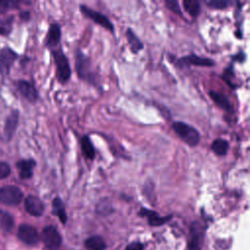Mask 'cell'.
<instances>
[{"label":"cell","mask_w":250,"mask_h":250,"mask_svg":"<svg viewBox=\"0 0 250 250\" xmlns=\"http://www.w3.org/2000/svg\"><path fill=\"white\" fill-rule=\"evenodd\" d=\"M42 240L48 248H57L62 244V237L54 226H47L42 230Z\"/></svg>","instance_id":"9c48e42d"},{"label":"cell","mask_w":250,"mask_h":250,"mask_svg":"<svg viewBox=\"0 0 250 250\" xmlns=\"http://www.w3.org/2000/svg\"><path fill=\"white\" fill-rule=\"evenodd\" d=\"M81 151L86 159L93 160L95 158V147L88 135H84L81 139Z\"/></svg>","instance_id":"ffe728a7"},{"label":"cell","mask_w":250,"mask_h":250,"mask_svg":"<svg viewBox=\"0 0 250 250\" xmlns=\"http://www.w3.org/2000/svg\"><path fill=\"white\" fill-rule=\"evenodd\" d=\"M24 208L31 216L39 217L44 213L45 205L39 197L30 194L24 199Z\"/></svg>","instance_id":"30bf717a"},{"label":"cell","mask_w":250,"mask_h":250,"mask_svg":"<svg viewBox=\"0 0 250 250\" xmlns=\"http://www.w3.org/2000/svg\"><path fill=\"white\" fill-rule=\"evenodd\" d=\"M139 215L142 217H146L150 226H161L171 219V216L161 217L156 212L146 208H142L139 212Z\"/></svg>","instance_id":"2e32d148"},{"label":"cell","mask_w":250,"mask_h":250,"mask_svg":"<svg viewBox=\"0 0 250 250\" xmlns=\"http://www.w3.org/2000/svg\"><path fill=\"white\" fill-rule=\"evenodd\" d=\"M125 36H126L127 41H128V43L130 45L131 51L134 54H138L141 50L144 49L143 42L140 40V38L135 34V32L131 28L127 29V31L125 33Z\"/></svg>","instance_id":"d6986e66"},{"label":"cell","mask_w":250,"mask_h":250,"mask_svg":"<svg viewBox=\"0 0 250 250\" xmlns=\"http://www.w3.org/2000/svg\"><path fill=\"white\" fill-rule=\"evenodd\" d=\"M75 67H76V72L81 79L87 81L90 84H93V85L96 84L97 78H96V73L93 69L91 59L79 49L76 50Z\"/></svg>","instance_id":"6da1fadb"},{"label":"cell","mask_w":250,"mask_h":250,"mask_svg":"<svg viewBox=\"0 0 250 250\" xmlns=\"http://www.w3.org/2000/svg\"><path fill=\"white\" fill-rule=\"evenodd\" d=\"M53 59L57 70V78L60 83H66L71 76V68L66 56L63 54L62 49L52 50Z\"/></svg>","instance_id":"3957f363"},{"label":"cell","mask_w":250,"mask_h":250,"mask_svg":"<svg viewBox=\"0 0 250 250\" xmlns=\"http://www.w3.org/2000/svg\"><path fill=\"white\" fill-rule=\"evenodd\" d=\"M85 247L87 250H104L105 242L103 237L94 235L85 240Z\"/></svg>","instance_id":"7402d4cb"},{"label":"cell","mask_w":250,"mask_h":250,"mask_svg":"<svg viewBox=\"0 0 250 250\" xmlns=\"http://www.w3.org/2000/svg\"><path fill=\"white\" fill-rule=\"evenodd\" d=\"M15 225V221L13 216L6 212V211H0V226L3 230L10 232Z\"/></svg>","instance_id":"603a6c76"},{"label":"cell","mask_w":250,"mask_h":250,"mask_svg":"<svg viewBox=\"0 0 250 250\" xmlns=\"http://www.w3.org/2000/svg\"><path fill=\"white\" fill-rule=\"evenodd\" d=\"M183 6H184V9L192 18H196L201 11L200 3L196 0H185L183 1Z\"/></svg>","instance_id":"cb8c5ba5"},{"label":"cell","mask_w":250,"mask_h":250,"mask_svg":"<svg viewBox=\"0 0 250 250\" xmlns=\"http://www.w3.org/2000/svg\"><path fill=\"white\" fill-rule=\"evenodd\" d=\"M18 237L27 245H35L39 240L36 229L27 224H22L19 227Z\"/></svg>","instance_id":"ba28073f"},{"label":"cell","mask_w":250,"mask_h":250,"mask_svg":"<svg viewBox=\"0 0 250 250\" xmlns=\"http://www.w3.org/2000/svg\"><path fill=\"white\" fill-rule=\"evenodd\" d=\"M80 12L89 20L93 21L94 22H96L97 24L101 25L102 27H104V29L110 31L111 33L114 32V26L113 23L111 22V21L103 13L98 12L96 10L91 9L90 7L86 6V5H80Z\"/></svg>","instance_id":"5b68a950"},{"label":"cell","mask_w":250,"mask_h":250,"mask_svg":"<svg viewBox=\"0 0 250 250\" xmlns=\"http://www.w3.org/2000/svg\"><path fill=\"white\" fill-rule=\"evenodd\" d=\"M18 57V54L9 47H5L0 51V73L3 76L10 73L11 66Z\"/></svg>","instance_id":"8992f818"},{"label":"cell","mask_w":250,"mask_h":250,"mask_svg":"<svg viewBox=\"0 0 250 250\" xmlns=\"http://www.w3.org/2000/svg\"><path fill=\"white\" fill-rule=\"evenodd\" d=\"M110 203L108 202H104V201H101L98 206H97V211L100 213V214H108L110 212Z\"/></svg>","instance_id":"83f0119b"},{"label":"cell","mask_w":250,"mask_h":250,"mask_svg":"<svg viewBox=\"0 0 250 250\" xmlns=\"http://www.w3.org/2000/svg\"><path fill=\"white\" fill-rule=\"evenodd\" d=\"M165 6L170 10L172 11L174 14H177L179 16H183V13L181 11V8H180V5H179V2L178 1H173V0H165Z\"/></svg>","instance_id":"484cf974"},{"label":"cell","mask_w":250,"mask_h":250,"mask_svg":"<svg viewBox=\"0 0 250 250\" xmlns=\"http://www.w3.org/2000/svg\"><path fill=\"white\" fill-rule=\"evenodd\" d=\"M19 117H20V113L19 110L14 109L11 111V113L7 116L6 120H5V124H4V136L7 142L11 141V139L13 138L15 131L18 127L19 124Z\"/></svg>","instance_id":"7c38bea8"},{"label":"cell","mask_w":250,"mask_h":250,"mask_svg":"<svg viewBox=\"0 0 250 250\" xmlns=\"http://www.w3.org/2000/svg\"><path fill=\"white\" fill-rule=\"evenodd\" d=\"M125 250H143V244L140 242L130 243Z\"/></svg>","instance_id":"f546056e"},{"label":"cell","mask_w":250,"mask_h":250,"mask_svg":"<svg viewBox=\"0 0 250 250\" xmlns=\"http://www.w3.org/2000/svg\"><path fill=\"white\" fill-rule=\"evenodd\" d=\"M23 193L21 189L17 186H4L0 188V203L15 206L21 203L22 200Z\"/></svg>","instance_id":"277c9868"},{"label":"cell","mask_w":250,"mask_h":250,"mask_svg":"<svg viewBox=\"0 0 250 250\" xmlns=\"http://www.w3.org/2000/svg\"><path fill=\"white\" fill-rule=\"evenodd\" d=\"M177 62L180 67H188L191 65H194V66H213V65H215V62L213 60L208 59V58H201L194 54L182 57L178 60Z\"/></svg>","instance_id":"52a82bcc"},{"label":"cell","mask_w":250,"mask_h":250,"mask_svg":"<svg viewBox=\"0 0 250 250\" xmlns=\"http://www.w3.org/2000/svg\"><path fill=\"white\" fill-rule=\"evenodd\" d=\"M20 18H21V21H29V19H30V13H29L28 11L21 12V13L20 14Z\"/></svg>","instance_id":"4dcf8cb0"},{"label":"cell","mask_w":250,"mask_h":250,"mask_svg":"<svg viewBox=\"0 0 250 250\" xmlns=\"http://www.w3.org/2000/svg\"><path fill=\"white\" fill-rule=\"evenodd\" d=\"M62 37V29L61 25L57 22H53L47 31L44 44L47 48L54 50L60 43Z\"/></svg>","instance_id":"8fae6325"},{"label":"cell","mask_w":250,"mask_h":250,"mask_svg":"<svg viewBox=\"0 0 250 250\" xmlns=\"http://www.w3.org/2000/svg\"><path fill=\"white\" fill-rule=\"evenodd\" d=\"M204 4L212 9L224 10L228 8L231 4V2L228 0H205Z\"/></svg>","instance_id":"d4e9b609"},{"label":"cell","mask_w":250,"mask_h":250,"mask_svg":"<svg viewBox=\"0 0 250 250\" xmlns=\"http://www.w3.org/2000/svg\"><path fill=\"white\" fill-rule=\"evenodd\" d=\"M211 150L218 156H225L229 150V142L225 139H216L211 144Z\"/></svg>","instance_id":"44dd1931"},{"label":"cell","mask_w":250,"mask_h":250,"mask_svg":"<svg viewBox=\"0 0 250 250\" xmlns=\"http://www.w3.org/2000/svg\"><path fill=\"white\" fill-rule=\"evenodd\" d=\"M174 132L189 146H195L200 141L199 132L192 126L182 121H176L172 124Z\"/></svg>","instance_id":"7a4b0ae2"},{"label":"cell","mask_w":250,"mask_h":250,"mask_svg":"<svg viewBox=\"0 0 250 250\" xmlns=\"http://www.w3.org/2000/svg\"><path fill=\"white\" fill-rule=\"evenodd\" d=\"M19 3L14 1H8V2H0V14L5 13L9 9L13 8L14 6H17Z\"/></svg>","instance_id":"f1b7e54d"},{"label":"cell","mask_w":250,"mask_h":250,"mask_svg":"<svg viewBox=\"0 0 250 250\" xmlns=\"http://www.w3.org/2000/svg\"><path fill=\"white\" fill-rule=\"evenodd\" d=\"M210 98L215 102L217 105H219L222 109L226 110L227 112H233V106L229 101V99L223 93L216 92V91H210L209 92Z\"/></svg>","instance_id":"e0dca14e"},{"label":"cell","mask_w":250,"mask_h":250,"mask_svg":"<svg viewBox=\"0 0 250 250\" xmlns=\"http://www.w3.org/2000/svg\"><path fill=\"white\" fill-rule=\"evenodd\" d=\"M11 174V168L7 162L0 161V180L7 178Z\"/></svg>","instance_id":"4316f807"},{"label":"cell","mask_w":250,"mask_h":250,"mask_svg":"<svg viewBox=\"0 0 250 250\" xmlns=\"http://www.w3.org/2000/svg\"><path fill=\"white\" fill-rule=\"evenodd\" d=\"M202 226L198 222H193L190 228V241H189V250H201L202 242Z\"/></svg>","instance_id":"9a60e30c"},{"label":"cell","mask_w":250,"mask_h":250,"mask_svg":"<svg viewBox=\"0 0 250 250\" xmlns=\"http://www.w3.org/2000/svg\"><path fill=\"white\" fill-rule=\"evenodd\" d=\"M19 170V177L21 180H28L33 176V169L36 166V162L32 158L21 159L16 164Z\"/></svg>","instance_id":"5bb4252c"},{"label":"cell","mask_w":250,"mask_h":250,"mask_svg":"<svg viewBox=\"0 0 250 250\" xmlns=\"http://www.w3.org/2000/svg\"><path fill=\"white\" fill-rule=\"evenodd\" d=\"M52 212L56 215L62 224H65L67 220L65 207L62 200L60 197H55L52 201Z\"/></svg>","instance_id":"ac0fdd59"},{"label":"cell","mask_w":250,"mask_h":250,"mask_svg":"<svg viewBox=\"0 0 250 250\" xmlns=\"http://www.w3.org/2000/svg\"><path fill=\"white\" fill-rule=\"evenodd\" d=\"M18 90L20 91L21 96L29 103L34 104L38 100V92L36 88L26 80L18 81Z\"/></svg>","instance_id":"4fadbf2b"}]
</instances>
